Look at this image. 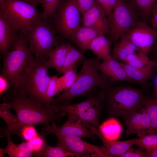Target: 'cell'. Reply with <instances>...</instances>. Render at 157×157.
Returning <instances> with one entry per match:
<instances>
[{
    "label": "cell",
    "mask_w": 157,
    "mask_h": 157,
    "mask_svg": "<svg viewBox=\"0 0 157 157\" xmlns=\"http://www.w3.org/2000/svg\"><path fill=\"white\" fill-rule=\"evenodd\" d=\"M30 52L27 35L20 31L10 50L3 55L1 74L9 80L12 89L20 90L36 61Z\"/></svg>",
    "instance_id": "obj_1"
},
{
    "label": "cell",
    "mask_w": 157,
    "mask_h": 157,
    "mask_svg": "<svg viewBox=\"0 0 157 157\" xmlns=\"http://www.w3.org/2000/svg\"><path fill=\"white\" fill-rule=\"evenodd\" d=\"M5 102L13 109L19 122L22 125L49 124L50 122H61L67 113L55 112L46 105L21 92L12 90L5 98Z\"/></svg>",
    "instance_id": "obj_2"
},
{
    "label": "cell",
    "mask_w": 157,
    "mask_h": 157,
    "mask_svg": "<svg viewBox=\"0 0 157 157\" xmlns=\"http://www.w3.org/2000/svg\"><path fill=\"white\" fill-rule=\"evenodd\" d=\"M96 58H84L77 79L69 89L54 99L51 104H69L73 99L89 94L96 88L106 90L110 86L97 67Z\"/></svg>",
    "instance_id": "obj_3"
},
{
    "label": "cell",
    "mask_w": 157,
    "mask_h": 157,
    "mask_svg": "<svg viewBox=\"0 0 157 157\" xmlns=\"http://www.w3.org/2000/svg\"><path fill=\"white\" fill-rule=\"evenodd\" d=\"M105 91L108 114L125 121L144 106L147 97L142 90L127 86H110Z\"/></svg>",
    "instance_id": "obj_4"
},
{
    "label": "cell",
    "mask_w": 157,
    "mask_h": 157,
    "mask_svg": "<svg viewBox=\"0 0 157 157\" xmlns=\"http://www.w3.org/2000/svg\"><path fill=\"white\" fill-rule=\"evenodd\" d=\"M57 33L47 20L42 17L37 20L26 35L31 53L38 59L47 60L51 50L60 44Z\"/></svg>",
    "instance_id": "obj_5"
},
{
    "label": "cell",
    "mask_w": 157,
    "mask_h": 157,
    "mask_svg": "<svg viewBox=\"0 0 157 157\" xmlns=\"http://www.w3.org/2000/svg\"><path fill=\"white\" fill-rule=\"evenodd\" d=\"M105 100V90H101L97 95L81 102L74 104H50L53 110L58 113L64 112L76 116L87 124H91L97 130L100 126L99 118Z\"/></svg>",
    "instance_id": "obj_6"
},
{
    "label": "cell",
    "mask_w": 157,
    "mask_h": 157,
    "mask_svg": "<svg viewBox=\"0 0 157 157\" xmlns=\"http://www.w3.org/2000/svg\"><path fill=\"white\" fill-rule=\"evenodd\" d=\"M136 8L130 2L120 0L114 8L110 17L109 40L115 44L120 37L142 20Z\"/></svg>",
    "instance_id": "obj_7"
},
{
    "label": "cell",
    "mask_w": 157,
    "mask_h": 157,
    "mask_svg": "<svg viewBox=\"0 0 157 157\" xmlns=\"http://www.w3.org/2000/svg\"><path fill=\"white\" fill-rule=\"evenodd\" d=\"M0 11L26 35L34 23L42 17L36 7L21 0H3L0 3Z\"/></svg>",
    "instance_id": "obj_8"
},
{
    "label": "cell",
    "mask_w": 157,
    "mask_h": 157,
    "mask_svg": "<svg viewBox=\"0 0 157 157\" xmlns=\"http://www.w3.org/2000/svg\"><path fill=\"white\" fill-rule=\"evenodd\" d=\"M80 13L75 0H65L60 2L53 19L52 25L57 33L70 39L80 25Z\"/></svg>",
    "instance_id": "obj_9"
},
{
    "label": "cell",
    "mask_w": 157,
    "mask_h": 157,
    "mask_svg": "<svg viewBox=\"0 0 157 157\" xmlns=\"http://www.w3.org/2000/svg\"><path fill=\"white\" fill-rule=\"evenodd\" d=\"M36 59L22 88L17 91L47 105L45 104L44 100L51 77L48 72L49 68L46 60L42 61Z\"/></svg>",
    "instance_id": "obj_10"
},
{
    "label": "cell",
    "mask_w": 157,
    "mask_h": 157,
    "mask_svg": "<svg viewBox=\"0 0 157 157\" xmlns=\"http://www.w3.org/2000/svg\"><path fill=\"white\" fill-rule=\"evenodd\" d=\"M68 118L61 126H57L55 122L51 125H44L42 132L45 135L53 133L56 136H74L81 138H88L95 139L96 135L88 129V124L75 115L67 113Z\"/></svg>",
    "instance_id": "obj_11"
},
{
    "label": "cell",
    "mask_w": 157,
    "mask_h": 157,
    "mask_svg": "<svg viewBox=\"0 0 157 157\" xmlns=\"http://www.w3.org/2000/svg\"><path fill=\"white\" fill-rule=\"evenodd\" d=\"M56 146L60 147L76 157H106L104 147L87 142L74 136L57 135Z\"/></svg>",
    "instance_id": "obj_12"
},
{
    "label": "cell",
    "mask_w": 157,
    "mask_h": 157,
    "mask_svg": "<svg viewBox=\"0 0 157 157\" xmlns=\"http://www.w3.org/2000/svg\"><path fill=\"white\" fill-rule=\"evenodd\" d=\"M125 34L135 46L137 52L147 55L157 40V31L149 26L144 20Z\"/></svg>",
    "instance_id": "obj_13"
},
{
    "label": "cell",
    "mask_w": 157,
    "mask_h": 157,
    "mask_svg": "<svg viewBox=\"0 0 157 157\" xmlns=\"http://www.w3.org/2000/svg\"><path fill=\"white\" fill-rule=\"evenodd\" d=\"M99 71L110 86L119 81L133 82L127 76L120 62L110 57L100 62L98 60L97 64Z\"/></svg>",
    "instance_id": "obj_14"
},
{
    "label": "cell",
    "mask_w": 157,
    "mask_h": 157,
    "mask_svg": "<svg viewBox=\"0 0 157 157\" xmlns=\"http://www.w3.org/2000/svg\"><path fill=\"white\" fill-rule=\"evenodd\" d=\"M18 31L20 29L13 21L0 11V51L3 55L10 50L17 39Z\"/></svg>",
    "instance_id": "obj_15"
},
{
    "label": "cell",
    "mask_w": 157,
    "mask_h": 157,
    "mask_svg": "<svg viewBox=\"0 0 157 157\" xmlns=\"http://www.w3.org/2000/svg\"><path fill=\"white\" fill-rule=\"evenodd\" d=\"M81 26L99 28L108 34L109 22L103 9L95 0L93 6L81 14Z\"/></svg>",
    "instance_id": "obj_16"
},
{
    "label": "cell",
    "mask_w": 157,
    "mask_h": 157,
    "mask_svg": "<svg viewBox=\"0 0 157 157\" xmlns=\"http://www.w3.org/2000/svg\"><path fill=\"white\" fill-rule=\"evenodd\" d=\"M125 122L126 135L135 134L140 138L148 134L150 122L144 106L134 113Z\"/></svg>",
    "instance_id": "obj_17"
},
{
    "label": "cell",
    "mask_w": 157,
    "mask_h": 157,
    "mask_svg": "<svg viewBox=\"0 0 157 157\" xmlns=\"http://www.w3.org/2000/svg\"><path fill=\"white\" fill-rule=\"evenodd\" d=\"M88 127L102 141L106 157H119L135 144V138L126 141L110 140L104 138L93 125L88 124Z\"/></svg>",
    "instance_id": "obj_18"
},
{
    "label": "cell",
    "mask_w": 157,
    "mask_h": 157,
    "mask_svg": "<svg viewBox=\"0 0 157 157\" xmlns=\"http://www.w3.org/2000/svg\"><path fill=\"white\" fill-rule=\"evenodd\" d=\"M2 133L6 136L8 144L5 148L0 149V157H3L7 154L10 157H30L33 156V153L31 147L28 141L23 142L20 144L13 143L11 138L12 135L7 128L2 129Z\"/></svg>",
    "instance_id": "obj_19"
},
{
    "label": "cell",
    "mask_w": 157,
    "mask_h": 157,
    "mask_svg": "<svg viewBox=\"0 0 157 157\" xmlns=\"http://www.w3.org/2000/svg\"><path fill=\"white\" fill-rule=\"evenodd\" d=\"M102 34H106L101 29L81 25L73 33L70 40L80 49L85 51L89 49L92 41Z\"/></svg>",
    "instance_id": "obj_20"
},
{
    "label": "cell",
    "mask_w": 157,
    "mask_h": 157,
    "mask_svg": "<svg viewBox=\"0 0 157 157\" xmlns=\"http://www.w3.org/2000/svg\"><path fill=\"white\" fill-rule=\"evenodd\" d=\"M126 75L133 83L142 85L147 83L153 75L155 69L154 64L143 68H138L125 63L120 62Z\"/></svg>",
    "instance_id": "obj_21"
},
{
    "label": "cell",
    "mask_w": 157,
    "mask_h": 157,
    "mask_svg": "<svg viewBox=\"0 0 157 157\" xmlns=\"http://www.w3.org/2000/svg\"><path fill=\"white\" fill-rule=\"evenodd\" d=\"M70 44L69 43L63 42L51 50L49 58L46 60L49 69H55L60 74Z\"/></svg>",
    "instance_id": "obj_22"
},
{
    "label": "cell",
    "mask_w": 157,
    "mask_h": 157,
    "mask_svg": "<svg viewBox=\"0 0 157 157\" xmlns=\"http://www.w3.org/2000/svg\"><path fill=\"white\" fill-rule=\"evenodd\" d=\"M137 49L124 34L115 44L113 54V58L120 62H124L127 58L135 52Z\"/></svg>",
    "instance_id": "obj_23"
},
{
    "label": "cell",
    "mask_w": 157,
    "mask_h": 157,
    "mask_svg": "<svg viewBox=\"0 0 157 157\" xmlns=\"http://www.w3.org/2000/svg\"><path fill=\"white\" fill-rule=\"evenodd\" d=\"M121 124L114 117H110L100 125L98 130L105 138L110 140H117L122 131Z\"/></svg>",
    "instance_id": "obj_24"
},
{
    "label": "cell",
    "mask_w": 157,
    "mask_h": 157,
    "mask_svg": "<svg viewBox=\"0 0 157 157\" xmlns=\"http://www.w3.org/2000/svg\"><path fill=\"white\" fill-rule=\"evenodd\" d=\"M102 34L95 38L91 43L89 49L92 50L98 59L103 60L112 56L110 46L111 41Z\"/></svg>",
    "instance_id": "obj_25"
},
{
    "label": "cell",
    "mask_w": 157,
    "mask_h": 157,
    "mask_svg": "<svg viewBox=\"0 0 157 157\" xmlns=\"http://www.w3.org/2000/svg\"><path fill=\"white\" fill-rule=\"evenodd\" d=\"M10 105L5 102L0 105V116L6 122L7 128L12 135H17L22 125L19 122L16 116L13 115L10 111Z\"/></svg>",
    "instance_id": "obj_26"
},
{
    "label": "cell",
    "mask_w": 157,
    "mask_h": 157,
    "mask_svg": "<svg viewBox=\"0 0 157 157\" xmlns=\"http://www.w3.org/2000/svg\"><path fill=\"white\" fill-rule=\"evenodd\" d=\"M144 106L150 122L148 134L157 135V99L147 97Z\"/></svg>",
    "instance_id": "obj_27"
},
{
    "label": "cell",
    "mask_w": 157,
    "mask_h": 157,
    "mask_svg": "<svg viewBox=\"0 0 157 157\" xmlns=\"http://www.w3.org/2000/svg\"><path fill=\"white\" fill-rule=\"evenodd\" d=\"M124 63L138 68H144L154 63L153 60L149 59L147 55L141 52H135L130 55Z\"/></svg>",
    "instance_id": "obj_28"
},
{
    "label": "cell",
    "mask_w": 157,
    "mask_h": 157,
    "mask_svg": "<svg viewBox=\"0 0 157 157\" xmlns=\"http://www.w3.org/2000/svg\"><path fill=\"white\" fill-rule=\"evenodd\" d=\"M84 58L83 55L70 44L60 74H63Z\"/></svg>",
    "instance_id": "obj_29"
},
{
    "label": "cell",
    "mask_w": 157,
    "mask_h": 157,
    "mask_svg": "<svg viewBox=\"0 0 157 157\" xmlns=\"http://www.w3.org/2000/svg\"><path fill=\"white\" fill-rule=\"evenodd\" d=\"M157 0H130V3L137 10L142 18H148L151 15Z\"/></svg>",
    "instance_id": "obj_30"
},
{
    "label": "cell",
    "mask_w": 157,
    "mask_h": 157,
    "mask_svg": "<svg viewBox=\"0 0 157 157\" xmlns=\"http://www.w3.org/2000/svg\"><path fill=\"white\" fill-rule=\"evenodd\" d=\"M36 156L66 157H76V155L74 154L67 151L60 147L56 146L52 147L47 144Z\"/></svg>",
    "instance_id": "obj_31"
},
{
    "label": "cell",
    "mask_w": 157,
    "mask_h": 157,
    "mask_svg": "<svg viewBox=\"0 0 157 157\" xmlns=\"http://www.w3.org/2000/svg\"><path fill=\"white\" fill-rule=\"evenodd\" d=\"M58 78L56 75L51 76L44 98V103L47 105H50L54 99L53 97L63 91Z\"/></svg>",
    "instance_id": "obj_32"
},
{
    "label": "cell",
    "mask_w": 157,
    "mask_h": 157,
    "mask_svg": "<svg viewBox=\"0 0 157 157\" xmlns=\"http://www.w3.org/2000/svg\"><path fill=\"white\" fill-rule=\"evenodd\" d=\"M76 66L69 69L58 77L60 84L64 90L70 88L76 81L78 76Z\"/></svg>",
    "instance_id": "obj_33"
},
{
    "label": "cell",
    "mask_w": 157,
    "mask_h": 157,
    "mask_svg": "<svg viewBox=\"0 0 157 157\" xmlns=\"http://www.w3.org/2000/svg\"><path fill=\"white\" fill-rule=\"evenodd\" d=\"M60 0H42L43 10L41 13L43 19L47 20L55 15Z\"/></svg>",
    "instance_id": "obj_34"
},
{
    "label": "cell",
    "mask_w": 157,
    "mask_h": 157,
    "mask_svg": "<svg viewBox=\"0 0 157 157\" xmlns=\"http://www.w3.org/2000/svg\"><path fill=\"white\" fill-rule=\"evenodd\" d=\"M135 144L146 150L157 147V135L147 134L140 138H135Z\"/></svg>",
    "instance_id": "obj_35"
},
{
    "label": "cell",
    "mask_w": 157,
    "mask_h": 157,
    "mask_svg": "<svg viewBox=\"0 0 157 157\" xmlns=\"http://www.w3.org/2000/svg\"><path fill=\"white\" fill-rule=\"evenodd\" d=\"M35 126L26 124L23 126L19 130L17 135L22 141H28L38 134Z\"/></svg>",
    "instance_id": "obj_36"
},
{
    "label": "cell",
    "mask_w": 157,
    "mask_h": 157,
    "mask_svg": "<svg viewBox=\"0 0 157 157\" xmlns=\"http://www.w3.org/2000/svg\"><path fill=\"white\" fill-rule=\"evenodd\" d=\"M45 135L42 133L28 141L30 144L33 153V156L37 155L44 148L47 143L44 138Z\"/></svg>",
    "instance_id": "obj_37"
},
{
    "label": "cell",
    "mask_w": 157,
    "mask_h": 157,
    "mask_svg": "<svg viewBox=\"0 0 157 157\" xmlns=\"http://www.w3.org/2000/svg\"><path fill=\"white\" fill-rule=\"evenodd\" d=\"M103 10L108 19L120 0H95Z\"/></svg>",
    "instance_id": "obj_38"
},
{
    "label": "cell",
    "mask_w": 157,
    "mask_h": 157,
    "mask_svg": "<svg viewBox=\"0 0 157 157\" xmlns=\"http://www.w3.org/2000/svg\"><path fill=\"white\" fill-rule=\"evenodd\" d=\"M119 157H149V156L144 149L139 147L138 149H135L132 147Z\"/></svg>",
    "instance_id": "obj_39"
},
{
    "label": "cell",
    "mask_w": 157,
    "mask_h": 157,
    "mask_svg": "<svg viewBox=\"0 0 157 157\" xmlns=\"http://www.w3.org/2000/svg\"><path fill=\"white\" fill-rule=\"evenodd\" d=\"M75 1L77 6L82 14L93 6L95 0H75Z\"/></svg>",
    "instance_id": "obj_40"
},
{
    "label": "cell",
    "mask_w": 157,
    "mask_h": 157,
    "mask_svg": "<svg viewBox=\"0 0 157 157\" xmlns=\"http://www.w3.org/2000/svg\"><path fill=\"white\" fill-rule=\"evenodd\" d=\"M11 87L10 82L5 76L0 74V96L1 97Z\"/></svg>",
    "instance_id": "obj_41"
},
{
    "label": "cell",
    "mask_w": 157,
    "mask_h": 157,
    "mask_svg": "<svg viewBox=\"0 0 157 157\" xmlns=\"http://www.w3.org/2000/svg\"><path fill=\"white\" fill-rule=\"evenodd\" d=\"M151 16L152 27L156 29H157V2L153 9Z\"/></svg>",
    "instance_id": "obj_42"
},
{
    "label": "cell",
    "mask_w": 157,
    "mask_h": 157,
    "mask_svg": "<svg viewBox=\"0 0 157 157\" xmlns=\"http://www.w3.org/2000/svg\"><path fill=\"white\" fill-rule=\"evenodd\" d=\"M154 62V66L157 71V60H153ZM151 97L157 99V74L154 85L153 90Z\"/></svg>",
    "instance_id": "obj_43"
},
{
    "label": "cell",
    "mask_w": 157,
    "mask_h": 157,
    "mask_svg": "<svg viewBox=\"0 0 157 157\" xmlns=\"http://www.w3.org/2000/svg\"><path fill=\"white\" fill-rule=\"evenodd\" d=\"M146 150L149 157H157V147Z\"/></svg>",
    "instance_id": "obj_44"
},
{
    "label": "cell",
    "mask_w": 157,
    "mask_h": 157,
    "mask_svg": "<svg viewBox=\"0 0 157 157\" xmlns=\"http://www.w3.org/2000/svg\"><path fill=\"white\" fill-rule=\"evenodd\" d=\"M151 52L154 59L157 60V40L153 46Z\"/></svg>",
    "instance_id": "obj_45"
},
{
    "label": "cell",
    "mask_w": 157,
    "mask_h": 157,
    "mask_svg": "<svg viewBox=\"0 0 157 157\" xmlns=\"http://www.w3.org/2000/svg\"><path fill=\"white\" fill-rule=\"evenodd\" d=\"M23 1L29 3L36 7L39 3H41L42 0H21Z\"/></svg>",
    "instance_id": "obj_46"
},
{
    "label": "cell",
    "mask_w": 157,
    "mask_h": 157,
    "mask_svg": "<svg viewBox=\"0 0 157 157\" xmlns=\"http://www.w3.org/2000/svg\"><path fill=\"white\" fill-rule=\"evenodd\" d=\"M3 1V0H0V3H1Z\"/></svg>",
    "instance_id": "obj_47"
}]
</instances>
